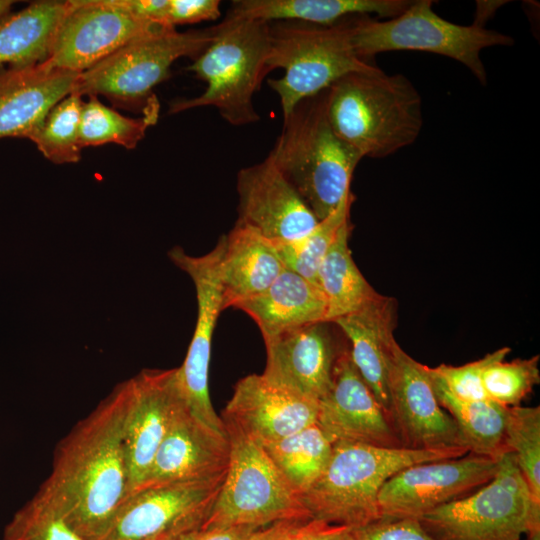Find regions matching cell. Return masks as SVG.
<instances>
[{"instance_id": "obj_1", "label": "cell", "mask_w": 540, "mask_h": 540, "mask_svg": "<svg viewBox=\"0 0 540 540\" xmlns=\"http://www.w3.org/2000/svg\"><path fill=\"white\" fill-rule=\"evenodd\" d=\"M131 383H119L56 448L37 495L85 540H102L128 492L124 431Z\"/></svg>"}, {"instance_id": "obj_2", "label": "cell", "mask_w": 540, "mask_h": 540, "mask_svg": "<svg viewBox=\"0 0 540 540\" xmlns=\"http://www.w3.org/2000/svg\"><path fill=\"white\" fill-rule=\"evenodd\" d=\"M336 135L361 158H385L411 145L423 126L422 99L403 74L376 67L348 73L326 89Z\"/></svg>"}, {"instance_id": "obj_3", "label": "cell", "mask_w": 540, "mask_h": 540, "mask_svg": "<svg viewBox=\"0 0 540 540\" xmlns=\"http://www.w3.org/2000/svg\"><path fill=\"white\" fill-rule=\"evenodd\" d=\"M283 119L281 134L269 154L320 221L351 190L362 158L332 129L326 90L300 101Z\"/></svg>"}, {"instance_id": "obj_4", "label": "cell", "mask_w": 540, "mask_h": 540, "mask_svg": "<svg viewBox=\"0 0 540 540\" xmlns=\"http://www.w3.org/2000/svg\"><path fill=\"white\" fill-rule=\"evenodd\" d=\"M466 453L465 449L414 450L336 442L323 473L301 498L311 518L360 528L380 519L378 494L391 476L415 464Z\"/></svg>"}, {"instance_id": "obj_5", "label": "cell", "mask_w": 540, "mask_h": 540, "mask_svg": "<svg viewBox=\"0 0 540 540\" xmlns=\"http://www.w3.org/2000/svg\"><path fill=\"white\" fill-rule=\"evenodd\" d=\"M215 29L212 42L188 67L206 89L197 97L174 100L169 113L212 106L233 126L256 123L260 116L253 97L268 74L270 24L224 18Z\"/></svg>"}, {"instance_id": "obj_6", "label": "cell", "mask_w": 540, "mask_h": 540, "mask_svg": "<svg viewBox=\"0 0 540 540\" xmlns=\"http://www.w3.org/2000/svg\"><path fill=\"white\" fill-rule=\"evenodd\" d=\"M352 19L350 16L331 25L297 21L269 23L267 72L280 68L284 74L267 82L280 99L283 117L300 101L326 90L342 76L377 67L356 54Z\"/></svg>"}, {"instance_id": "obj_7", "label": "cell", "mask_w": 540, "mask_h": 540, "mask_svg": "<svg viewBox=\"0 0 540 540\" xmlns=\"http://www.w3.org/2000/svg\"><path fill=\"white\" fill-rule=\"evenodd\" d=\"M223 423L230 443L229 466L200 528L261 529L277 522L310 519L301 496L263 447L234 425Z\"/></svg>"}, {"instance_id": "obj_8", "label": "cell", "mask_w": 540, "mask_h": 540, "mask_svg": "<svg viewBox=\"0 0 540 540\" xmlns=\"http://www.w3.org/2000/svg\"><path fill=\"white\" fill-rule=\"evenodd\" d=\"M431 0L411 1L398 16L378 20L367 15L352 19V44L363 60L389 51H422L452 58L466 66L482 84L487 73L481 51L493 46H511V36L481 25L452 23L432 9Z\"/></svg>"}, {"instance_id": "obj_9", "label": "cell", "mask_w": 540, "mask_h": 540, "mask_svg": "<svg viewBox=\"0 0 540 540\" xmlns=\"http://www.w3.org/2000/svg\"><path fill=\"white\" fill-rule=\"evenodd\" d=\"M418 520L436 540H520L540 529V501L507 452L488 483Z\"/></svg>"}, {"instance_id": "obj_10", "label": "cell", "mask_w": 540, "mask_h": 540, "mask_svg": "<svg viewBox=\"0 0 540 540\" xmlns=\"http://www.w3.org/2000/svg\"><path fill=\"white\" fill-rule=\"evenodd\" d=\"M215 26L178 32L166 28L138 38L81 72L72 93L102 95L114 104H146L152 89L170 75L181 57L196 59L212 42Z\"/></svg>"}, {"instance_id": "obj_11", "label": "cell", "mask_w": 540, "mask_h": 540, "mask_svg": "<svg viewBox=\"0 0 540 540\" xmlns=\"http://www.w3.org/2000/svg\"><path fill=\"white\" fill-rule=\"evenodd\" d=\"M224 237L202 256L188 255L176 246L170 260L193 281L197 298V319L185 359L178 367L179 378L190 411L213 429L225 433L224 423L212 406L209 395L211 343L220 313L224 310L221 259Z\"/></svg>"}, {"instance_id": "obj_12", "label": "cell", "mask_w": 540, "mask_h": 540, "mask_svg": "<svg viewBox=\"0 0 540 540\" xmlns=\"http://www.w3.org/2000/svg\"><path fill=\"white\" fill-rule=\"evenodd\" d=\"M498 461L468 452L457 458L406 467L381 487L380 519H419L437 507L463 498L494 477Z\"/></svg>"}, {"instance_id": "obj_13", "label": "cell", "mask_w": 540, "mask_h": 540, "mask_svg": "<svg viewBox=\"0 0 540 540\" xmlns=\"http://www.w3.org/2000/svg\"><path fill=\"white\" fill-rule=\"evenodd\" d=\"M166 28L172 27L139 19L115 0H71L43 63L81 73L128 43Z\"/></svg>"}, {"instance_id": "obj_14", "label": "cell", "mask_w": 540, "mask_h": 540, "mask_svg": "<svg viewBox=\"0 0 540 540\" xmlns=\"http://www.w3.org/2000/svg\"><path fill=\"white\" fill-rule=\"evenodd\" d=\"M225 475L161 485L133 493L120 506L102 540H143L200 528Z\"/></svg>"}, {"instance_id": "obj_15", "label": "cell", "mask_w": 540, "mask_h": 540, "mask_svg": "<svg viewBox=\"0 0 540 540\" xmlns=\"http://www.w3.org/2000/svg\"><path fill=\"white\" fill-rule=\"evenodd\" d=\"M389 416L404 448L468 451L456 423L438 402L428 366L399 344L389 375Z\"/></svg>"}, {"instance_id": "obj_16", "label": "cell", "mask_w": 540, "mask_h": 540, "mask_svg": "<svg viewBox=\"0 0 540 540\" xmlns=\"http://www.w3.org/2000/svg\"><path fill=\"white\" fill-rule=\"evenodd\" d=\"M129 380L132 395L123 438L126 498L141 484L176 416L188 406L178 367L144 369Z\"/></svg>"}, {"instance_id": "obj_17", "label": "cell", "mask_w": 540, "mask_h": 540, "mask_svg": "<svg viewBox=\"0 0 540 540\" xmlns=\"http://www.w3.org/2000/svg\"><path fill=\"white\" fill-rule=\"evenodd\" d=\"M315 423L332 444L404 448L388 414L353 364L348 346L336 362L328 391L317 402Z\"/></svg>"}, {"instance_id": "obj_18", "label": "cell", "mask_w": 540, "mask_h": 540, "mask_svg": "<svg viewBox=\"0 0 540 540\" xmlns=\"http://www.w3.org/2000/svg\"><path fill=\"white\" fill-rule=\"evenodd\" d=\"M238 218L274 245L297 241L319 220L285 178L270 154L237 173Z\"/></svg>"}, {"instance_id": "obj_19", "label": "cell", "mask_w": 540, "mask_h": 540, "mask_svg": "<svg viewBox=\"0 0 540 540\" xmlns=\"http://www.w3.org/2000/svg\"><path fill=\"white\" fill-rule=\"evenodd\" d=\"M335 328L334 322L319 321L265 340L262 375L277 386L318 402L328 391L336 362L348 346Z\"/></svg>"}, {"instance_id": "obj_20", "label": "cell", "mask_w": 540, "mask_h": 540, "mask_svg": "<svg viewBox=\"0 0 540 540\" xmlns=\"http://www.w3.org/2000/svg\"><path fill=\"white\" fill-rule=\"evenodd\" d=\"M229 459L227 433L208 426L185 406L176 416L144 479L133 493L161 485L224 475Z\"/></svg>"}, {"instance_id": "obj_21", "label": "cell", "mask_w": 540, "mask_h": 540, "mask_svg": "<svg viewBox=\"0 0 540 540\" xmlns=\"http://www.w3.org/2000/svg\"><path fill=\"white\" fill-rule=\"evenodd\" d=\"M317 402L268 381L262 374L241 378L221 419L256 443L274 442L316 422Z\"/></svg>"}, {"instance_id": "obj_22", "label": "cell", "mask_w": 540, "mask_h": 540, "mask_svg": "<svg viewBox=\"0 0 540 540\" xmlns=\"http://www.w3.org/2000/svg\"><path fill=\"white\" fill-rule=\"evenodd\" d=\"M333 322L348 343L353 364L389 416V375L398 345L394 338L395 300L377 293L356 311Z\"/></svg>"}, {"instance_id": "obj_23", "label": "cell", "mask_w": 540, "mask_h": 540, "mask_svg": "<svg viewBox=\"0 0 540 540\" xmlns=\"http://www.w3.org/2000/svg\"><path fill=\"white\" fill-rule=\"evenodd\" d=\"M79 72L44 63L0 69V138H27L49 111L72 93Z\"/></svg>"}, {"instance_id": "obj_24", "label": "cell", "mask_w": 540, "mask_h": 540, "mask_svg": "<svg viewBox=\"0 0 540 540\" xmlns=\"http://www.w3.org/2000/svg\"><path fill=\"white\" fill-rule=\"evenodd\" d=\"M235 308L255 321L264 341L310 323L327 321V302L318 285L287 268L266 290Z\"/></svg>"}, {"instance_id": "obj_25", "label": "cell", "mask_w": 540, "mask_h": 540, "mask_svg": "<svg viewBox=\"0 0 540 540\" xmlns=\"http://www.w3.org/2000/svg\"><path fill=\"white\" fill-rule=\"evenodd\" d=\"M223 237L221 282L226 309L262 293L285 266L276 246L245 225L235 223Z\"/></svg>"}, {"instance_id": "obj_26", "label": "cell", "mask_w": 540, "mask_h": 540, "mask_svg": "<svg viewBox=\"0 0 540 540\" xmlns=\"http://www.w3.org/2000/svg\"><path fill=\"white\" fill-rule=\"evenodd\" d=\"M410 3L407 0H236L225 19L331 25L350 16L370 13L393 18Z\"/></svg>"}, {"instance_id": "obj_27", "label": "cell", "mask_w": 540, "mask_h": 540, "mask_svg": "<svg viewBox=\"0 0 540 540\" xmlns=\"http://www.w3.org/2000/svg\"><path fill=\"white\" fill-rule=\"evenodd\" d=\"M69 1H38L0 19V66L31 67L48 59Z\"/></svg>"}, {"instance_id": "obj_28", "label": "cell", "mask_w": 540, "mask_h": 540, "mask_svg": "<svg viewBox=\"0 0 540 540\" xmlns=\"http://www.w3.org/2000/svg\"><path fill=\"white\" fill-rule=\"evenodd\" d=\"M352 223L347 219L323 257L316 284L327 302V321L352 313L377 295L355 264L349 248Z\"/></svg>"}, {"instance_id": "obj_29", "label": "cell", "mask_w": 540, "mask_h": 540, "mask_svg": "<svg viewBox=\"0 0 540 540\" xmlns=\"http://www.w3.org/2000/svg\"><path fill=\"white\" fill-rule=\"evenodd\" d=\"M430 378L439 404L456 423L469 452L494 460H499L507 453L504 427L508 407L488 399H458L431 376Z\"/></svg>"}, {"instance_id": "obj_30", "label": "cell", "mask_w": 540, "mask_h": 540, "mask_svg": "<svg viewBox=\"0 0 540 540\" xmlns=\"http://www.w3.org/2000/svg\"><path fill=\"white\" fill-rule=\"evenodd\" d=\"M261 446L300 496L321 476L333 448L316 423Z\"/></svg>"}, {"instance_id": "obj_31", "label": "cell", "mask_w": 540, "mask_h": 540, "mask_svg": "<svg viewBox=\"0 0 540 540\" xmlns=\"http://www.w3.org/2000/svg\"><path fill=\"white\" fill-rule=\"evenodd\" d=\"M159 101L152 95L143 109V115L131 118L104 105L97 96L84 101L80 126L79 145L82 148L115 143L134 149L144 138L147 129L159 118Z\"/></svg>"}, {"instance_id": "obj_32", "label": "cell", "mask_w": 540, "mask_h": 540, "mask_svg": "<svg viewBox=\"0 0 540 540\" xmlns=\"http://www.w3.org/2000/svg\"><path fill=\"white\" fill-rule=\"evenodd\" d=\"M83 103L81 95L70 93L49 111L29 137L54 164L77 163L81 158L79 126Z\"/></svg>"}, {"instance_id": "obj_33", "label": "cell", "mask_w": 540, "mask_h": 540, "mask_svg": "<svg viewBox=\"0 0 540 540\" xmlns=\"http://www.w3.org/2000/svg\"><path fill=\"white\" fill-rule=\"evenodd\" d=\"M354 200L353 192L348 191L338 207L320 220L306 236L297 241L275 245L285 268L316 284L318 267L339 229L350 218Z\"/></svg>"}, {"instance_id": "obj_34", "label": "cell", "mask_w": 540, "mask_h": 540, "mask_svg": "<svg viewBox=\"0 0 540 540\" xmlns=\"http://www.w3.org/2000/svg\"><path fill=\"white\" fill-rule=\"evenodd\" d=\"M504 444L515 457L533 496L540 501V407H508Z\"/></svg>"}, {"instance_id": "obj_35", "label": "cell", "mask_w": 540, "mask_h": 540, "mask_svg": "<svg viewBox=\"0 0 540 540\" xmlns=\"http://www.w3.org/2000/svg\"><path fill=\"white\" fill-rule=\"evenodd\" d=\"M539 355L512 361L499 360L483 374L487 398L505 407L518 406L540 382Z\"/></svg>"}, {"instance_id": "obj_36", "label": "cell", "mask_w": 540, "mask_h": 540, "mask_svg": "<svg viewBox=\"0 0 540 540\" xmlns=\"http://www.w3.org/2000/svg\"><path fill=\"white\" fill-rule=\"evenodd\" d=\"M3 540H85L49 503L35 494L6 525Z\"/></svg>"}, {"instance_id": "obj_37", "label": "cell", "mask_w": 540, "mask_h": 540, "mask_svg": "<svg viewBox=\"0 0 540 540\" xmlns=\"http://www.w3.org/2000/svg\"><path fill=\"white\" fill-rule=\"evenodd\" d=\"M510 351L509 347H502L486 354L481 359L461 366L446 364H440L433 368L428 366V372L433 379L458 399L487 400L483 386V374L491 364L504 360Z\"/></svg>"}, {"instance_id": "obj_38", "label": "cell", "mask_w": 540, "mask_h": 540, "mask_svg": "<svg viewBox=\"0 0 540 540\" xmlns=\"http://www.w3.org/2000/svg\"><path fill=\"white\" fill-rule=\"evenodd\" d=\"M354 540H436L418 519H378L353 529Z\"/></svg>"}, {"instance_id": "obj_39", "label": "cell", "mask_w": 540, "mask_h": 540, "mask_svg": "<svg viewBox=\"0 0 540 540\" xmlns=\"http://www.w3.org/2000/svg\"><path fill=\"white\" fill-rule=\"evenodd\" d=\"M281 540H354L353 529L310 518L285 521Z\"/></svg>"}, {"instance_id": "obj_40", "label": "cell", "mask_w": 540, "mask_h": 540, "mask_svg": "<svg viewBox=\"0 0 540 540\" xmlns=\"http://www.w3.org/2000/svg\"><path fill=\"white\" fill-rule=\"evenodd\" d=\"M219 0H168L164 23L168 27L216 20L221 16Z\"/></svg>"}, {"instance_id": "obj_41", "label": "cell", "mask_w": 540, "mask_h": 540, "mask_svg": "<svg viewBox=\"0 0 540 540\" xmlns=\"http://www.w3.org/2000/svg\"><path fill=\"white\" fill-rule=\"evenodd\" d=\"M257 530L250 527L198 528L184 533L181 540H251Z\"/></svg>"}, {"instance_id": "obj_42", "label": "cell", "mask_w": 540, "mask_h": 540, "mask_svg": "<svg viewBox=\"0 0 540 540\" xmlns=\"http://www.w3.org/2000/svg\"><path fill=\"white\" fill-rule=\"evenodd\" d=\"M285 521L277 522L254 532L251 540H281L283 524Z\"/></svg>"}, {"instance_id": "obj_43", "label": "cell", "mask_w": 540, "mask_h": 540, "mask_svg": "<svg viewBox=\"0 0 540 540\" xmlns=\"http://www.w3.org/2000/svg\"><path fill=\"white\" fill-rule=\"evenodd\" d=\"M184 533L181 534H164L143 540H181Z\"/></svg>"}, {"instance_id": "obj_44", "label": "cell", "mask_w": 540, "mask_h": 540, "mask_svg": "<svg viewBox=\"0 0 540 540\" xmlns=\"http://www.w3.org/2000/svg\"><path fill=\"white\" fill-rule=\"evenodd\" d=\"M13 3L11 0H0V19L7 15Z\"/></svg>"}, {"instance_id": "obj_45", "label": "cell", "mask_w": 540, "mask_h": 540, "mask_svg": "<svg viewBox=\"0 0 540 540\" xmlns=\"http://www.w3.org/2000/svg\"><path fill=\"white\" fill-rule=\"evenodd\" d=\"M520 540H540V529L528 533Z\"/></svg>"}]
</instances>
